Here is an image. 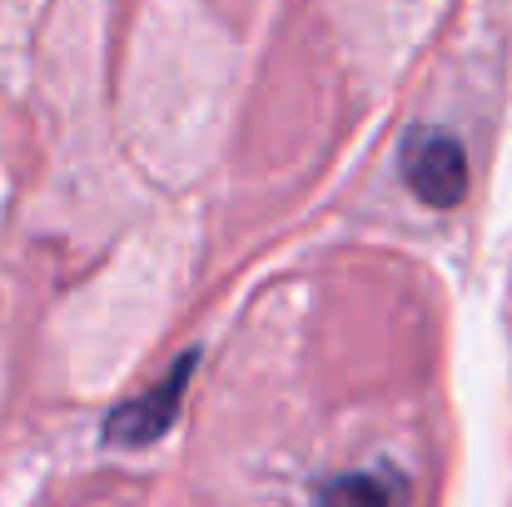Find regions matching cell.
<instances>
[{
	"label": "cell",
	"instance_id": "obj_3",
	"mask_svg": "<svg viewBox=\"0 0 512 507\" xmlns=\"http://www.w3.org/2000/svg\"><path fill=\"white\" fill-rule=\"evenodd\" d=\"M319 507H403L398 473H343L319 488Z\"/></svg>",
	"mask_w": 512,
	"mask_h": 507
},
{
	"label": "cell",
	"instance_id": "obj_1",
	"mask_svg": "<svg viewBox=\"0 0 512 507\" xmlns=\"http://www.w3.org/2000/svg\"><path fill=\"white\" fill-rule=\"evenodd\" d=\"M403 184L413 189V199L433 204V209H453L468 194V155L448 130H413L403 140Z\"/></svg>",
	"mask_w": 512,
	"mask_h": 507
},
{
	"label": "cell",
	"instance_id": "obj_2",
	"mask_svg": "<svg viewBox=\"0 0 512 507\" xmlns=\"http://www.w3.org/2000/svg\"><path fill=\"white\" fill-rule=\"evenodd\" d=\"M194 358H199L194 348L179 353L174 368L155 383V388H145V393H135L130 403H120V408L105 418V443H115V448H145V443H160V438L174 428V418H179L184 388H189V378H194Z\"/></svg>",
	"mask_w": 512,
	"mask_h": 507
}]
</instances>
